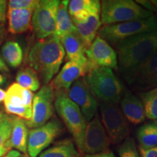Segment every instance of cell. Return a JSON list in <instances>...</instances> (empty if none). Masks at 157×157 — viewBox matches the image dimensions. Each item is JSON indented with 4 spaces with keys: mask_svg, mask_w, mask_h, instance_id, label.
<instances>
[{
    "mask_svg": "<svg viewBox=\"0 0 157 157\" xmlns=\"http://www.w3.org/2000/svg\"><path fill=\"white\" fill-rule=\"evenodd\" d=\"M65 56L60 40L52 35L39 40L31 47L28 57L29 63L44 85H48L58 73Z\"/></svg>",
    "mask_w": 157,
    "mask_h": 157,
    "instance_id": "obj_1",
    "label": "cell"
},
{
    "mask_svg": "<svg viewBox=\"0 0 157 157\" xmlns=\"http://www.w3.org/2000/svg\"><path fill=\"white\" fill-rule=\"evenodd\" d=\"M116 46L118 63L124 73L142 63L154 53L157 50V32L129 37Z\"/></svg>",
    "mask_w": 157,
    "mask_h": 157,
    "instance_id": "obj_2",
    "label": "cell"
},
{
    "mask_svg": "<svg viewBox=\"0 0 157 157\" xmlns=\"http://www.w3.org/2000/svg\"><path fill=\"white\" fill-rule=\"evenodd\" d=\"M84 79L92 95L101 103L117 105L120 102L122 86L112 69L95 67L86 74Z\"/></svg>",
    "mask_w": 157,
    "mask_h": 157,
    "instance_id": "obj_3",
    "label": "cell"
},
{
    "mask_svg": "<svg viewBox=\"0 0 157 157\" xmlns=\"http://www.w3.org/2000/svg\"><path fill=\"white\" fill-rule=\"evenodd\" d=\"M152 12L144 9L132 0H103L101 2V25H107L153 16Z\"/></svg>",
    "mask_w": 157,
    "mask_h": 157,
    "instance_id": "obj_4",
    "label": "cell"
},
{
    "mask_svg": "<svg viewBox=\"0 0 157 157\" xmlns=\"http://www.w3.org/2000/svg\"><path fill=\"white\" fill-rule=\"evenodd\" d=\"M54 106L73 136L78 149L82 153L84 133L87 124L79 108L68 97L66 93L58 94L54 102Z\"/></svg>",
    "mask_w": 157,
    "mask_h": 157,
    "instance_id": "obj_5",
    "label": "cell"
},
{
    "mask_svg": "<svg viewBox=\"0 0 157 157\" xmlns=\"http://www.w3.org/2000/svg\"><path fill=\"white\" fill-rule=\"evenodd\" d=\"M151 32H157V18L154 15L146 19L103 25L98 35L109 43L117 45L129 37Z\"/></svg>",
    "mask_w": 157,
    "mask_h": 157,
    "instance_id": "obj_6",
    "label": "cell"
},
{
    "mask_svg": "<svg viewBox=\"0 0 157 157\" xmlns=\"http://www.w3.org/2000/svg\"><path fill=\"white\" fill-rule=\"evenodd\" d=\"M59 0H41L38 2L31 19V26L39 40L53 34L56 26Z\"/></svg>",
    "mask_w": 157,
    "mask_h": 157,
    "instance_id": "obj_7",
    "label": "cell"
},
{
    "mask_svg": "<svg viewBox=\"0 0 157 157\" xmlns=\"http://www.w3.org/2000/svg\"><path fill=\"white\" fill-rule=\"evenodd\" d=\"M101 123L112 143L124 142L129 135V122L115 104L100 103Z\"/></svg>",
    "mask_w": 157,
    "mask_h": 157,
    "instance_id": "obj_8",
    "label": "cell"
},
{
    "mask_svg": "<svg viewBox=\"0 0 157 157\" xmlns=\"http://www.w3.org/2000/svg\"><path fill=\"white\" fill-rule=\"evenodd\" d=\"M123 74L133 87L145 90L157 88V50L142 63Z\"/></svg>",
    "mask_w": 157,
    "mask_h": 157,
    "instance_id": "obj_9",
    "label": "cell"
},
{
    "mask_svg": "<svg viewBox=\"0 0 157 157\" xmlns=\"http://www.w3.org/2000/svg\"><path fill=\"white\" fill-rule=\"evenodd\" d=\"M61 123L52 119L42 126L29 131L27 154L29 157H37L52 143L61 132Z\"/></svg>",
    "mask_w": 157,
    "mask_h": 157,
    "instance_id": "obj_10",
    "label": "cell"
},
{
    "mask_svg": "<svg viewBox=\"0 0 157 157\" xmlns=\"http://www.w3.org/2000/svg\"><path fill=\"white\" fill-rule=\"evenodd\" d=\"M54 91L50 85H43L35 94L32 103V117L25 121L28 128L41 127L50 121L54 113Z\"/></svg>",
    "mask_w": 157,
    "mask_h": 157,
    "instance_id": "obj_11",
    "label": "cell"
},
{
    "mask_svg": "<svg viewBox=\"0 0 157 157\" xmlns=\"http://www.w3.org/2000/svg\"><path fill=\"white\" fill-rule=\"evenodd\" d=\"M111 141L98 117H94L87 124L84 133L82 153L97 154L109 150Z\"/></svg>",
    "mask_w": 157,
    "mask_h": 157,
    "instance_id": "obj_12",
    "label": "cell"
},
{
    "mask_svg": "<svg viewBox=\"0 0 157 157\" xmlns=\"http://www.w3.org/2000/svg\"><path fill=\"white\" fill-rule=\"evenodd\" d=\"M67 95L79 108L87 121H91L97 114L98 103L92 95L84 77L78 78L71 86Z\"/></svg>",
    "mask_w": 157,
    "mask_h": 157,
    "instance_id": "obj_13",
    "label": "cell"
},
{
    "mask_svg": "<svg viewBox=\"0 0 157 157\" xmlns=\"http://www.w3.org/2000/svg\"><path fill=\"white\" fill-rule=\"evenodd\" d=\"M85 56L94 66L117 70V52L109 42L98 35L85 51Z\"/></svg>",
    "mask_w": 157,
    "mask_h": 157,
    "instance_id": "obj_14",
    "label": "cell"
},
{
    "mask_svg": "<svg viewBox=\"0 0 157 157\" xmlns=\"http://www.w3.org/2000/svg\"><path fill=\"white\" fill-rule=\"evenodd\" d=\"M60 42L63 47L68 61L75 62L82 66L87 71V74L93 68L98 67L90 63L86 57V48L78 35L77 31L66 35L60 39Z\"/></svg>",
    "mask_w": 157,
    "mask_h": 157,
    "instance_id": "obj_15",
    "label": "cell"
},
{
    "mask_svg": "<svg viewBox=\"0 0 157 157\" xmlns=\"http://www.w3.org/2000/svg\"><path fill=\"white\" fill-rule=\"evenodd\" d=\"M86 74L87 71L82 66L75 62L67 61L49 85L53 91L67 93L71 86L78 78L84 77Z\"/></svg>",
    "mask_w": 157,
    "mask_h": 157,
    "instance_id": "obj_16",
    "label": "cell"
},
{
    "mask_svg": "<svg viewBox=\"0 0 157 157\" xmlns=\"http://www.w3.org/2000/svg\"><path fill=\"white\" fill-rule=\"evenodd\" d=\"M78 35L83 42L86 50L98 36V31L101 26V9L92 12L84 21L74 23Z\"/></svg>",
    "mask_w": 157,
    "mask_h": 157,
    "instance_id": "obj_17",
    "label": "cell"
},
{
    "mask_svg": "<svg viewBox=\"0 0 157 157\" xmlns=\"http://www.w3.org/2000/svg\"><path fill=\"white\" fill-rule=\"evenodd\" d=\"M121 99V110L128 122L139 124L146 119L143 104L137 96L126 91Z\"/></svg>",
    "mask_w": 157,
    "mask_h": 157,
    "instance_id": "obj_18",
    "label": "cell"
},
{
    "mask_svg": "<svg viewBox=\"0 0 157 157\" xmlns=\"http://www.w3.org/2000/svg\"><path fill=\"white\" fill-rule=\"evenodd\" d=\"M29 129L24 119L13 116V128L10 137L4 146L7 148H15L20 153L27 155Z\"/></svg>",
    "mask_w": 157,
    "mask_h": 157,
    "instance_id": "obj_19",
    "label": "cell"
},
{
    "mask_svg": "<svg viewBox=\"0 0 157 157\" xmlns=\"http://www.w3.org/2000/svg\"><path fill=\"white\" fill-rule=\"evenodd\" d=\"M34 9L8 10V29L13 34L25 33L31 27V19Z\"/></svg>",
    "mask_w": 157,
    "mask_h": 157,
    "instance_id": "obj_20",
    "label": "cell"
},
{
    "mask_svg": "<svg viewBox=\"0 0 157 157\" xmlns=\"http://www.w3.org/2000/svg\"><path fill=\"white\" fill-rule=\"evenodd\" d=\"M34 96L32 92L15 82L6 91L4 105L13 107H32Z\"/></svg>",
    "mask_w": 157,
    "mask_h": 157,
    "instance_id": "obj_21",
    "label": "cell"
},
{
    "mask_svg": "<svg viewBox=\"0 0 157 157\" xmlns=\"http://www.w3.org/2000/svg\"><path fill=\"white\" fill-rule=\"evenodd\" d=\"M99 8H101V2L98 0L68 1V14L73 23L84 21L92 12Z\"/></svg>",
    "mask_w": 157,
    "mask_h": 157,
    "instance_id": "obj_22",
    "label": "cell"
},
{
    "mask_svg": "<svg viewBox=\"0 0 157 157\" xmlns=\"http://www.w3.org/2000/svg\"><path fill=\"white\" fill-rule=\"evenodd\" d=\"M68 1H60L56 17V26L52 36L61 39L66 35L76 32V29L68 10Z\"/></svg>",
    "mask_w": 157,
    "mask_h": 157,
    "instance_id": "obj_23",
    "label": "cell"
},
{
    "mask_svg": "<svg viewBox=\"0 0 157 157\" xmlns=\"http://www.w3.org/2000/svg\"><path fill=\"white\" fill-rule=\"evenodd\" d=\"M137 138L141 149L157 146V121L146 123L137 129Z\"/></svg>",
    "mask_w": 157,
    "mask_h": 157,
    "instance_id": "obj_24",
    "label": "cell"
},
{
    "mask_svg": "<svg viewBox=\"0 0 157 157\" xmlns=\"http://www.w3.org/2000/svg\"><path fill=\"white\" fill-rule=\"evenodd\" d=\"M1 53L4 60L10 66L17 68L23 61V50L21 45L15 41H7L2 46Z\"/></svg>",
    "mask_w": 157,
    "mask_h": 157,
    "instance_id": "obj_25",
    "label": "cell"
},
{
    "mask_svg": "<svg viewBox=\"0 0 157 157\" xmlns=\"http://www.w3.org/2000/svg\"><path fill=\"white\" fill-rule=\"evenodd\" d=\"M79 154L72 141L63 140L39 154V157H78Z\"/></svg>",
    "mask_w": 157,
    "mask_h": 157,
    "instance_id": "obj_26",
    "label": "cell"
},
{
    "mask_svg": "<svg viewBox=\"0 0 157 157\" xmlns=\"http://www.w3.org/2000/svg\"><path fill=\"white\" fill-rule=\"evenodd\" d=\"M15 80L19 85L31 92H36L40 88L38 74L31 67L21 68L17 72Z\"/></svg>",
    "mask_w": 157,
    "mask_h": 157,
    "instance_id": "obj_27",
    "label": "cell"
},
{
    "mask_svg": "<svg viewBox=\"0 0 157 157\" xmlns=\"http://www.w3.org/2000/svg\"><path fill=\"white\" fill-rule=\"evenodd\" d=\"M146 117L152 120L157 119V88L140 93Z\"/></svg>",
    "mask_w": 157,
    "mask_h": 157,
    "instance_id": "obj_28",
    "label": "cell"
},
{
    "mask_svg": "<svg viewBox=\"0 0 157 157\" xmlns=\"http://www.w3.org/2000/svg\"><path fill=\"white\" fill-rule=\"evenodd\" d=\"M118 154L119 157H140L135 140L132 137H127L119 146Z\"/></svg>",
    "mask_w": 157,
    "mask_h": 157,
    "instance_id": "obj_29",
    "label": "cell"
},
{
    "mask_svg": "<svg viewBox=\"0 0 157 157\" xmlns=\"http://www.w3.org/2000/svg\"><path fill=\"white\" fill-rule=\"evenodd\" d=\"M12 128H13V117L5 114L0 121V148L10 137Z\"/></svg>",
    "mask_w": 157,
    "mask_h": 157,
    "instance_id": "obj_30",
    "label": "cell"
},
{
    "mask_svg": "<svg viewBox=\"0 0 157 157\" xmlns=\"http://www.w3.org/2000/svg\"><path fill=\"white\" fill-rule=\"evenodd\" d=\"M37 0H10L8 2V10L35 9Z\"/></svg>",
    "mask_w": 157,
    "mask_h": 157,
    "instance_id": "obj_31",
    "label": "cell"
},
{
    "mask_svg": "<svg viewBox=\"0 0 157 157\" xmlns=\"http://www.w3.org/2000/svg\"><path fill=\"white\" fill-rule=\"evenodd\" d=\"M8 2L5 0H0V23L5 24L7 19V10Z\"/></svg>",
    "mask_w": 157,
    "mask_h": 157,
    "instance_id": "obj_32",
    "label": "cell"
},
{
    "mask_svg": "<svg viewBox=\"0 0 157 157\" xmlns=\"http://www.w3.org/2000/svg\"><path fill=\"white\" fill-rule=\"evenodd\" d=\"M140 157H157V146L149 149L140 148Z\"/></svg>",
    "mask_w": 157,
    "mask_h": 157,
    "instance_id": "obj_33",
    "label": "cell"
},
{
    "mask_svg": "<svg viewBox=\"0 0 157 157\" xmlns=\"http://www.w3.org/2000/svg\"><path fill=\"white\" fill-rule=\"evenodd\" d=\"M85 157H117L115 154L111 151H107L100 153V154H93V155H86Z\"/></svg>",
    "mask_w": 157,
    "mask_h": 157,
    "instance_id": "obj_34",
    "label": "cell"
},
{
    "mask_svg": "<svg viewBox=\"0 0 157 157\" xmlns=\"http://www.w3.org/2000/svg\"><path fill=\"white\" fill-rule=\"evenodd\" d=\"M21 154L18 151L16 150H10L7 154L2 157H21Z\"/></svg>",
    "mask_w": 157,
    "mask_h": 157,
    "instance_id": "obj_35",
    "label": "cell"
},
{
    "mask_svg": "<svg viewBox=\"0 0 157 157\" xmlns=\"http://www.w3.org/2000/svg\"><path fill=\"white\" fill-rule=\"evenodd\" d=\"M5 37V29L2 24L0 23V46L2 44Z\"/></svg>",
    "mask_w": 157,
    "mask_h": 157,
    "instance_id": "obj_36",
    "label": "cell"
},
{
    "mask_svg": "<svg viewBox=\"0 0 157 157\" xmlns=\"http://www.w3.org/2000/svg\"><path fill=\"white\" fill-rule=\"evenodd\" d=\"M0 71L2 72H9V68L6 65L3 59L0 57Z\"/></svg>",
    "mask_w": 157,
    "mask_h": 157,
    "instance_id": "obj_37",
    "label": "cell"
},
{
    "mask_svg": "<svg viewBox=\"0 0 157 157\" xmlns=\"http://www.w3.org/2000/svg\"><path fill=\"white\" fill-rule=\"evenodd\" d=\"M10 150V149L8 148L7 147H6L5 146L1 147V148H0V157L3 156L4 155L7 154V153Z\"/></svg>",
    "mask_w": 157,
    "mask_h": 157,
    "instance_id": "obj_38",
    "label": "cell"
},
{
    "mask_svg": "<svg viewBox=\"0 0 157 157\" xmlns=\"http://www.w3.org/2000/svg\"><path fill=\"white\" fill-rule=\"evenodd\" d=\"M6 96V91L3 89L0 88V103H2L5 101V98Z\"/></svg>",
    "mask_w": 157,
    "mask_h": 157,
    "instance_id": "obj_39",
    "label": "cell"
},
{
    "mask_svg": "<svg viewBox=\"0 0 157 157\" xmlns=\"http://www.w3.org/2000/svg\"><path fill=\"white\" fill-rule=\"evenodd\" d=\"M6 81V77L2 74H0V86L2 85V84L5 83Z\"/></svg>",
    "mask_w": 157,
    "mask_h": 157,
    "instance_id": "obj_40",
    "label": "cell"
},
{
    "mask_svg": "<svg viewBox=\"0 0 157 157\" xmlns=\"http://www.w3.org/2000/svg\"><path fill=\"white\" fill-rule=\"evenodd\" d=\"M151 2L153 6L154 7L155 10L157 11V0H153V1H151Z\"/></svg>",
    "mask_w": 157,
    "mask_h": 157,
    "instance_id": "obj_41",
    "label": "cell"
},
{
    "mask_svg": "<svg viewBox=\"0 0 157 157\" xmlns=\"http://www.w3.org/2000/svg\"><path fill=\"white\" fill-rule=\"evenodd\" d=\"M4 116H5V113H3L2 111H0V121H1V119H2Z\"/></svg>",
    "mask_w": 157,
    "mask_h": 157,
    "instance_id": "obj_42",
    "label": "cell"
},
{
    "mask_svg": "<svg viewBox=\"0 0 157 157\" xmlns=\"http://www.w3.org/2000/svg\"><path fill=\"white\" fill-rule=\"evenodd\" d=\"M21 157H29L28 155H23V156H21Z\"/></svg>",
    "mask_w": 157,
    "mask_h": 157,
    "instance_id": "obj_43",
    "label": "cell"
}]
</instances>
